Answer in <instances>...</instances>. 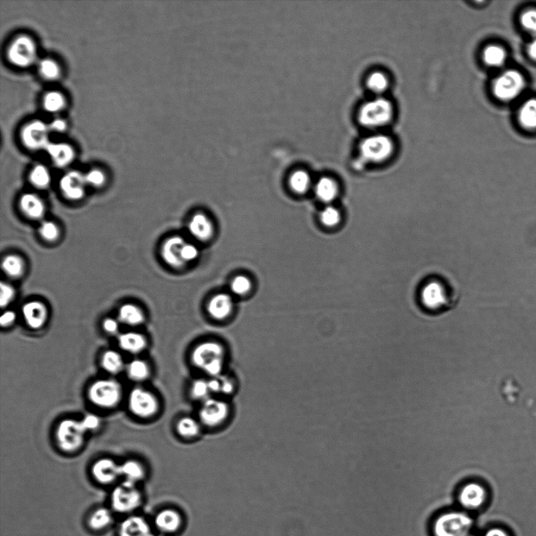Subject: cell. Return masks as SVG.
Returning a JSON list of instances; mask_svg holds the SVG:
<instances>
[{
	"mask_svg": "<svg viewBox=\"0 0 536 536\" xmlns=\"http://www.w3.org/2000/svg\"><path fill=\"white\" fill-rule=\"evenodd\" d=\"M230 352L216 339H204L195 344L188 354V362L195 375L217 377L228 371Z\"/></svg>",
	"mask_w": 536,
	"mask_h": 536,
	"instance_id": "obj_1",
	"label": "cell"
},
{
	"mask_svg": "<svg viewBox=\"0 0 536 536\" xmlns=\"http://www.w3.org/2000/svg\"><path fill=\"white\" fill-rule=\"evenodd\" d=\"M231 400L214 396L198 405V416L205 432H218L230 424L233 415Z\"/></svg>",
	"mask_w": 536,
	"mask_h": 536,
	"instance_id": "obj_2",
	"label": "cell"
},
{
	"mask_svg": "<svg viewBox=\"0 0 536 536\" xmlns=\"http://www.w3.org/2000/svg\"><path fill=\"white\" fill-rule=\"evenodd\" d=\"M474 520L463 512H449L440 514L433 523L434 536H468Z\"/></svg>",
	"mask_w": 536,
	"mask_h": 536,
	"instance_id": "obj_3",
	"label": "cell"
},
{
	"mask_svg": "<svg viewBox=\"0 0 536 536\" xmlns=\"http://www.w3.org/2000/svg\"><path fill=\"white\" fill-rule=\"evenodd\" d=\"M393 115L394 108L389 100L377 98L362 106L358 119L364 127L375 128L389 124Z\"/></svg>",
	"mask_w": 536,
	"mask_h": 536,
	"instance_id": "obj_4",
	"label": "cell"
},
{
	"mask_svg": "<svg viewBox=\"0 0 536 536\" xmlns=\"http://www.w3.org/2000/svg\"><path fill=\"white\" fill-rule=\"evenodd\" d=\"M121 383L112 380H99L91 384L88 399L93 405L103 408L116 407L122 399Z\"/></svg>",
	"mask_w": 536,
	"mask_h": 536,
	"instance_id": "obj_5",
	"label": "cell"
},
{
	"mask_svg": "<svg viewBox=\"0 0 536 536\" xmlns=\"http://www.w3.org/2000/svg\"><path fill=\"white\" fill-rule=\"evenodd\" d=\"M86 433L80 421L65 419L57 428V442L63 451L74 452L83 446Z\"/></svg>",
	"mask_w": 536,
	"mask_h": 536,
	"instance_id": "obj_6",
	"label": "cell"
},
{
	"mask_svg": "<svg viewBox=\"0 0 536 536\" xmlns=\"http://www.w3.org/2000/svg\"><path fill=\"white\" fill-rule=\"evenodd\" d=\"M394 144L386 135H376L366 137L359 146V152L365 161L382 163L392 156Z\"/></svg>",
	"mask_w": 536,
	"mask_h": 536,
	"instance_id": "obj_7",
	"label": "cell"
},
{
	"mask_svg": "<svg viewBox=\"0 0 536 536\" xmlns=\"http://www.w3.org/2000/svg\"><path fill=\"white\" fill-rule=\"evenodd\" d=\"M130 411L140 418L153 417L159 411L160 402L156 396L147 389L135 388L128 397Z\"/></svg>",
	"mask_w": 536,
	"mask_h": 536,
	"instance_id": "obj_8",
	"label": "cell"
},
{
	"mask_svg": "<svg viewBox=\"0 0 536 536\" xmlns=\"http://www.w3.org/2000/svg\"><path fill=\"white\" fill-rule=\"evenodd\" d=\"M142 502L140 491L135 484L124 482L113 490L111 496L112 507L119 513H129L140 507Z\"/></svg>",
	"mask_w": 536,
	"mask_h": 536,
	"instance_id": "obj_9",
	"label": "cell"
},
{
	"mask_svg": "<svg viewBox=\"0 0 536 536\" xmlns=\"http://www.w3.org/2000/svg\"><path fill=\"white\" fill-rule=\"evenodd\" d=\"M524 88V78L520 73L515 70L503 73L493 84L495 96L505 102L519 96Z\"/></svg>",
	"mask_w": 536,
	"mask_h": 536,
	"instance_id": "obj_10",
	"label": "cell"
},
{
	"mask_svg": "<svg viewBox=\"0 0 536 536\" xmlns=\"http://www.w3.org/2000/svg\"><path fill=\"white\" fill-rule=\"evenodd\" d=\"M37 50L36 43L30 37L22 36L11 43L8 50V59L18 67H28L33 64L36 59Z\"/></svg>",
	"mask_w": 536,
	"mask_h": 536,
	"instance_id": "obj_11",
	"label": "cell"
},
{
	"mask_svg": "<svg viewBox=\"0 0 536 536\" xmlns=\"http://www.w3.org/2000/svg\"><path fill=\"white\" fill-rule=\"evenodd\" d=\"M487 490L477 481L466 482L460 487L458 501L465 509L475 510L482 507L487 499Z\"/></svg>",
	"mask_w": 536,
	"mask_h": 536,
	"instance_id": "obj_12",
	"label": "cell"
},
{
	"mask_svg": "<svg viewBox=\"0 0 536 536\" xmlns=\"http://www.w3.org/2000/svg\"><path fill=\"white\" fill-rule=\"evenodd\" d=\"M49 126L42 121H34L25 126L22 137L25 147L30 149L40 150L47 147Z\"/></svg>",
	"mask_w": 536,
	"mask_h": 536,
	"instance_id": "obj_13",
	"label": "cell"
},
{
	"mask_svg": "<svg viewBox=\"0 0 536 536\" xmlns=\"http://www.w3.org/2000/svg\"><path fill=\"white\" fill-rule=\"evenodd\" d=\"M175 431L180 438L188 442L200 440L206 433L195 415H182L176 422Z\"/></svg>",
	"mask_w": 536,
	"mask_h": 536,
	"instance_id": "obj_14",
	"label": "cell"
},
{
	"mask_svg": "<svg viewBox=\"0 0 536 536\" xmlns=\"http://www.w3.org/2000/svg\"><path fill=\"white\" fill-rule=\"evenodd\" d=\"M86 184L85 175L79 172H68L63 176L60 181L62 193L66 198L73 200L84 198Z\"/></svg>",
	"mask_w": 536,
	"mask_h": 536,
	"instance_id": "obj_15",
	"label": "cell"
},
{
	"mask_svg": "<svg viewBox=\"0 0 536 536\" xmlns=\"http://www.w3.org/2000/svg\"><path fill=\"white\" fill-rule=\"evenodd\" d=\"M92 475L99 483L111 484L121 477V465L111 459H100L93 465Z\"/></svg>",
	"mask_w": 536,
	"mask_h": 536,
	"instance_id": "obj_16",
	"label": "cell"
},
{
	"mask_svg": "<svg viewBox=\"0 0 536 536\" xmlns=\"http://www.w3.org/2000/svg\"><path fill=\"white\" fill-rule=\"evenodd\" d=\"M186 242L184 238L177 236L168 239L163 244L161 255L170 267L178 269L186 266L181 258L182 248Z\"/></svg>",
	"mask_w": 536,
	"mask_h": 536,
	"instance_id": "obj_17",
	"label": "cell"
},
{
	"mask_svg": "<svg viewBox=\"0 0 536 536\" xmlns=\"http://www.w3.org/2000/svg\"><path fill=\"white\" fill-rule=\"evenodd\" d=\"M188 395L197 406L214 397L211 378L195 375L188 384Z\"/></svg>",
	"mask_w": 536,
	"mask_h": 536,
	"instance_id": "obj_18",
	"label": "cell"
},
{
	"mask_svg": "<svg viewBox=\"0 0 536 536\" xmlns=\"http://www.w3.org/2000/svg\"><path fill=\"white\" fill-rule=\"evenodd\" d=\"M214 396L231 400L238 390L239 382L235 375L227 371L217 377L211 378Z\"/></svg>",
	"mask_w": 536,
	"mask_h": 536,
	"instance_id": "obj_19",
	"label": "cell"
},
{
	"mask_svg": "<svg viewBox=\"0 0 536 536\" xmlns=\"http://www.w3.org/2000/svg\"><path fill=\"white\" fill-rule=\"evenodd\" d=\"M421 299L426 307L430 310H438L446 304L445 290L440 283L430 282L422 288Z\"/></svg>",
	"mask_w": 536,
	"mask_h": 536,
	"instance_id": "obj_20",
	"label": "cell"
},
{
	"mask_svg": "<svg viewBox=\"0 0 536 536\" xmlns=\"http://www.w3.org/2000/svg\"><path fill=\"white\" fill-rule=\"evenodd\" d=\"M191 234L199 241H209L214 235V227L211 219L204 214H197L193 216L188 223Z\"/></svg>",
	"mask_w": 536,
	"mask_h": 536,
	"instance_id": "obj_21",
	"label": "cell"
},
{
	"mask_svg": "<svg viewBox=\"0 0 536 536\" xmlns=\"http://www.w3.org/2000/svg\"><path fill=\"white\" fill-rule=\"evenodd\" d=\"M233 311V300L228 294H218L211 299L207 306L210 316L216 320L228 318Z\"/></svg>",
	"mask_w": 536,
	"mask_h": 536,
	"instance_id": "obj_22",
	"label": "cell"
},
{
	"mask_svg": "<svg viewBox=\"0 0 536 536\" xmlns=\"http://www.w3.org/2000/svg\"><path fill=\"white\" fill-rule=\"evenodd\" d=\"M22 313L25 321L31 329H39L46 322L47 308L40 302H28L23 306Z\"/></svg>",
	"mask_w": 536,
	"mask_h": 536,
	"instance_id": "obj_23",
	"label": "cell"
},
{
	"mask_svg": "<svg viewBox=\"0 0 536 536\" xmlns=\"http://www.w3.org/2000/svg\"><path fill=\"white\" fill-rule=\"evenodd\" d=\"M119 536H152L148 522L141 516H132L123 521Z\"/></svg>",
	"mask_w": 536,
	"mask_h": 536,
	"instance_id": "obj_24",
	"label": "cell"
},
{
	"mask_svg": "<svg viewBox=\"0 0 536 536\" xmlns=\"http://www.w3.org/2000/svg\"><path fill=\"white\" fill-rule=\"evenodd\" d=\"M155 525L163 533H174L181 526V515L174 509L162 510L156 516Z\"/></svg>",
	"mask_w": 536,
	"mask_h": 536,
	"instance_id": "obj_25",
	"label": "cell"
},
{
	"mask_svg": "<svg viewBox=\"0 0 536 536\" xmlns=\"http://www.w3.org/2000/svg\"><path fill=\"white\" fill-rule=\"evenodd\" d=\"M46 150L59 167H66L74 159V150L68 144L50 142Z\"/></svg>",
	"mask_w": 536,
	"mask_h": 536,
	"instance_id": "obj_26",
	"label": "cell"
},
{
	"mask_svg": "<svg viewBox=\"0 0 536 536\" xmlns=\"http://www.w3.org/2000/svg\"><path fill=\"white\" fill-rule=\"evenodd\" d=\"M119 345L123 350L129 354H140L147 348V338L140 333H124L119 337Z\"/></svg>",
	"mask_w": 536,
	"mask_h": 536,
	"instance_id": "obj_27",
	"label": "cell"
},
{
	"mask_svg": "<svg viewBox=\"0 0 536 536\" xmlns=\"http://www.w3.org/2000/svg\"><path fill=\"white\" fill-rule=\"evenodd\" d=\"M20 207L25 216L30 218H40L45 211L42 200L33 193L24 194L20 199Z\"/></svg>",
	"mask_w": 536,
	"mask_h": 536,
	"instance_id": "obj_28",
	"label": "cell"
},
{
	"mask_svg": "<svg viewBox=\"0 0 536 536\" xmlns=\"http://www.w3.org/2000/svg\"><path fill=\"white\" fill-rule=\"evenodd\" d=\"M318 198L324 203H330L337 198L338 188L337 183L330 178L320 179L315 187Z\"/></svg>",
	"mask_w": 536,
	"mask_h": 536,
	"instance_id": "obj_29",
	"label": "cell"
},
{
	"mask_svg": "<svg viewBox=\"0 0 536 536\" xmlns=\"http://www.w3.org/2000/svg\"><path fill=\"white\" fill-rule=\"evenodd\" d=\"M103 368L111 375L121 373L124 368V359L119 352L115 350H107L100 359Z\"/></svg>",
	"mask_w": 536,
	"mask_h": 536,
	"instance_id": "obj_30",
	"label": "cell"
},
{
	"mask_svg": "<svg viewBox=\"0 0 536 536\" xmlns=\"http://www.w3.org/2000/svg\"><path fill=\"white\" fill-rule=\"evenodd\" d=\"M121 477L124 482L135 484L142 480L144 477L143 466L136 460H128L121 465Z\"/></svg>",
	"mask_w": 536,
	"mask_h": 536,
	"instance_id": "obj_31",
	"label": "cell"
},
{
	"mask_svg": "<svg viewBox=\"0 0 536 536\" xmlns=\"http://www.w3.org/2000/svg\"><path fill=\"white\" fill-rule=\"evenodd\" d=\"M127 374L131 380L144 381L150 375V368L147 362L142 359H135L128 364Z\"/></svg>",
	"mask_w": 536,
	"mask_h": 536,
	"instance_id": "obj_32",
	"label": "cell"
},
{
	"mask_svg": "<svg viewBox=\"0 0 536 536\" xmlns=\"http://www.w3.org/2000/svg\"><path fill=\"white\" fill-rule=\"evenodd\" d=\"M119 318L121 322L130 326L140 325L144 321V315L140 308L131 304H126L121 308Z\"/></svg>",
	"mask_w": 536,
	"mask_h": 536,
	"instance_id": "obj_33",
	"label": "cell"
},
{
	"mask_svg": "<svg viewBox=\"0 0 536 536\" xmlns=\"http://www.w3.org/2000/svg\"><path fill=\"white\" fill-rule=\"evenodd\" d=\"M519 121L527 129L536 128V99H530L522 105Z\"/></svg>",
	"mask_w": 536,
	"mask_h": 536,
	"instance_id": "obj_34",
	"label": "cell"
},
{
	"mask_svg": "<svg viewBox=\"0 0 536 536\" xmlns=\"http://www.w3.org/2000/svg\"><path fill=\"white\" fill-rule=\"evenodd\" d=\"M483 58L486 65L491 67H500L506 61L505 50L496 45H491L484 50Z\"/></svg>",
	"mask_w": 536,
	"mask_h": 536,
	"instance_id": "obj_35",
	"label": "cell"
},
{
	"mask_svg": "<svg viewBox=\"0 0 536 536\" xmlns=\"http://www.w3.org/2000/svg\"><path fill=\"white\" fill-rule=\"evenodd\" d=\"M112 521V516L110 509L106 508H99L94 512L91 515L88 525L94 530H102V529L108 527Z\"/></svg>",
	"mask_w": 536,
	"mask_h": 536,
	"instance_id": "obj_36",
	"label": "cell"
},
{
	"mask_svg": "<svg viewBox=\"0 0 536 536\" xmlns=\"http://www.w3.org/2000/svg\"><path fill=\"white\" fill-rule=\"evenodd\" d=\"M311 184V176L304 171L295 172L290 179V186L296 193H305L310 188Z\"/></svg>",
	"mask_w": 536,
	"mask_h": 536,
	"instance_id": "obj_37",
	"label": "cell"
},
{
	"mask_svg": "<svg viewBox=\"0 0 536 536\" xmlns=\"http://www.w3.org/2000/svg\"><path fill=\"white\" fill-rule=\"evenodd\" d=\"M2 267L4 272L11 277L20 276L24 272V263L20 257L8 255L3 258Z\"/></svg>",
	"mask_w": 536,
	"mask_h": 536,
	"instance_id": "obj_38",
	"label": "cell"
},
{
	"mask_svg": "<svg viewBox=\"0 0 536 536\" xmlns=\"http://www.w3.org/2000/svg\"><path fill=\"white\" fill-rule=\"evenodd\" d=\"M368 89L376 94H381L388 89L389 80L381 72L371 73L367 80Z\"/></svg>",
	"mask_w": 536,
	"mask_h": 536,
	"instance_id": "obj_39",
	"label": "cell"
},
{
	"mask_svg": "<svg viewBox=\"0 0 536 536\" xmlns=\"http://www.w3.org/2000/svg\"><path fill=\"white\" fill-rule=\"evenodd\" d=\"M66 100L58 91H50L44 98V108L50 112H58L64 108Z\"/></svg>",
	"mask_w": 536,
	"mask_h": 536,
	"instance_id": "obj_40",
	"label": "cell"
},
{
	"mask_svg": "<svg viewBox=\"0 0 536 536\" xmlns=\"http://www.w3.org/2000/svg\"><path fill=\"white\" fill-rule=\"evenodd\" d=\"M31 184L37 188H46L50 182V175L48 170L43 165H37L30 174Z\"/></svg>",
	"mask_w": 536,
	"mask_h": 536,
	"instance_id": "obj_41",
	"label": "cell"
},
{
	"mask_svg": "<svg viewBox=\"0 0 536 536\" xmlns=\"http://www.w3.org/2000/svg\"><path fill=\"white\" fill-rule=\"evenodd\" d=\"M320 222L327 227H335L341 222V214L335 207L327 206L320 214Z\"/></svg>",
	"mask_w": 536,
	"mask_h": 536,
	"instance_id": "obj_42",
	"label": "cell"
},
{
	"mask_svg": "<svg viewBox=\"0 0 536 536\" xmlns=\"http://www.w3.org/2000/svg\"><path fill=\"white\" fill-rule=\"evenodd\" d=\"M40 71L44 78L50 80L58 79L61 72L58 63L52 59L41 61Z\"/></svg>",
	"mask_w": 536,
	"mask_h": 536,
	"instance_id": "obj_43",
	"label": "cell"
},
{
	"mask_svg": "<svg viewBox=\"0 0 536 536\" xmlns=\"http://www.w3.org/2000/svg\"><path fill=\"white\" fill-rule=\"evenodd\" d=\"M252 283L249 278L245 276H238L230 283L231 292L238 296H244L248 294L251 290Z\"/></svg>",
	"mask_w": 536,
	"mask_h": 536,
	"instance_id": "obj_44",
	"label": "cell"
},
{
	"mask_svg": "<svg viewBox=\"0 0 536 536\" xmlns=\"http://www.w3.org/2000/svg\"><path fill=\"white\" fill-rule=\"evenodd\" d=\"M199 256L200 250L198 246L186 242L184 246H183L181 251V258L183 262H184L186 265L193 262L198 260Z\"/></svg>",
	"mask_w": 536,
	"mask_h": 536,
	"instance_id": "obj_45",
	"label": "cell"
},
{
	"mask_svg": "<svg viewBox=\"0 0 536 536\" xmlns=\"http://www.w3.org/2000/svg\"><path fill=\"white\" fill-rule=\"evenodd\" d=\"M40 235L46 241H53L59 236L58 226L52 222L43 223L40 228Z\"/></svg>",
	"mask_w": 536,
	"mask_h": 536,
	"instance_id": "obj_46",
	"label": "cell"
},
{
	"mask_svg": "<svg viewBox=\"0 0 536 536\" xmlns=\"http://www.w3.org/2000/svg\"><path fill=\"white\" fill-rule=\"evenodd\" d=\"M521 23L529 33L536 35V10H528L521 17Z\"/></svg>",
	"mask_w": 536,
	"mask_h": 536,
	"instance_id": "obj_47",
	"label": "cell"
},
{
	"mask_svg": "<svg viewBox=\"0 0 536 536\" xmlns=\"http://www.w3.org/2000/svg\"><path fill=\"white\" fill-rule=\"evenodd\" d=\"M87 184L92 186H102L105 181V176L100 170H92L89 173L85 175Z\"/></svg>",
	"mask_w": 536,
	"mask_h": 536,
	"instance_id": "obj_48",
	"label": "cell"
},
{
	"mask_svg": "<svg viewBox=\"0 0 536 536\" xmlns=\"http://www.w3.org/2000/svg\"><path fill=\"white\" fill-rule=\"evenodd\" d=\"M80 422L86 432L96 431L100 425V418L98 416L94 414L86 415Z\"/></svg>",
	"mask_w": 536,
	"mask_h": 536,
	"instance_id": "obj_49",
	"label": "cell"
},
{
	"mask_svg": "<svg viewBox=\"0 0 536 536\" xmlns=\"http://www.w3.org/2000/svg\"><path fill=\"white\" fill-rule=\"evenodd\" d=\"M0 304L2 307L8 306L10 302L14 299L15 290L11 286L6 285L4 283H1V292H0Z\"/></svg>",
	"mask_w": 536,
	"mask_h": 536,
	"instance_id": "obj_50",
	"label": "cell"
},
{
	"mask_svg": "<svg viewBox=\"0 0 536 536\" xmlns=\"http://www.w3.org/2000/svg\"><path fill=\"white\" fill-rule=\"evenodd\" d=\"M103 329L105 332L113 335V334H116L119 330V323L114 319L107 318L104 320Z\"/></svg>",
	"mask_w": 536,
	"mask_h": 536,
	"instance_id": "obj_51",
	"label": "cell"
},
{
	"mask_svg": "<svg viewBox=\"0 0 536 536\" xmlns=\"http://www.w3.org/2000/svg\"><path fill=\"white\" fill-rule=\"evenodd\" d=\"M15 320L16 314L15 312L6 311L2 315L1 318H0V324H1L3 327H8L12 324H14Z\"/></svg>",
	"mask_w": 536,
	"mask_h": 536,
	"instance_id": "obj_52",
	"label": "cell"
},
{
	"mask_svg": "<svg viewBox=\"0 0 536 536\" xmlns=\"http://www.w3.org/2000/svg\"><path fill=\"white\" fill-rule=\"evenodd\" d=\"M67 128V124L65 121H63L61 119H56L55 121H54L52 124L49 126L50 130H52L56 132H59V133H61V132L65 131Z\"/></svg>",
	"mask_w": 536,
	"mask_h": 536,
	"instance_id": "obj_53",
	"label": "cell"
},
{
	"mask_svg": "<svg viewBox=\"0 0 536 536\" xmlns=\"http://www.w3.org/2000/svg\"><path fill=\"white\" fill-rule=\"evenodd\" d=\"M484 536H509V535L501 528H491L485 533Z\"/></svg>",
	"mask_w": 536,
	"mask_h": 536,
	"instance_id": "obj_54",
	"label": "cell"
},
{
	"mask_svg": "<svg viewBox=\"0 0 536 536\" xmlns=\"http://www.w3.org/2000/svg\"><path fill=\"white\" fill-rule=\"evenodd\" d=\"M528 53L531 58L536 60V39L533 40L528 45Z\"/></svg>",
	"mask_w": 536,
	"mask_h": 536,
	"instance_id": "obj_55",
	"label": "cell"
},
{
	"mask_svg": "<svg viewBox=\"0 0 536 536\" xmlns=\"http://www.w3.org/2000/svg\"><path fill=\"white\" fill-rule=\"evenodd\" d=\"M468 536H475V535H469Z\"/></svg>",
	"mask_w": 536,
	"mask_h": 536,
	"instance_id": "obj_56",
	"label": "cell"
}]
</instances>
